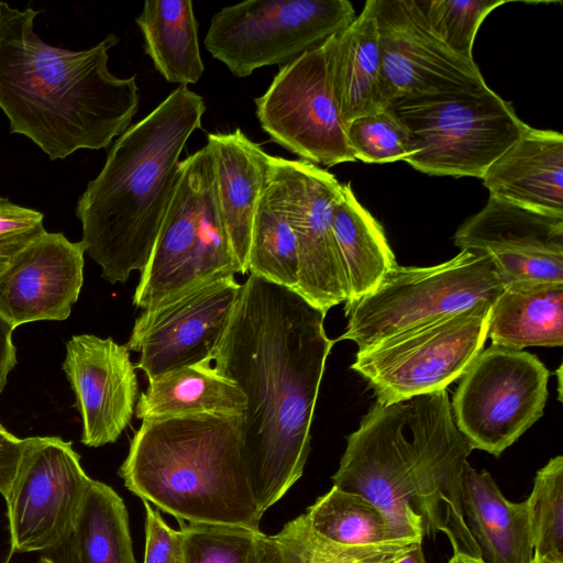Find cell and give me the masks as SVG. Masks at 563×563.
Listing matches in <instances>:
<instances>
[{
	"instance_id": "obj_1",
	"label": "cell",
	"mask_w": 563,
	"mask_h": 563,
	"mask_svg": "<svg viewBox=\"0 0 563 563\" xmlns=\"http://www.w3.org/2000/svg\"><path fill=\"white\" fill-rule=\"evenodd\" d=\"M325 313L297 291L251 275L229 324L200 364L246 397L241 446L261 512L302 476L325 362L335 340Z\"/></svg>"
},
{
	"instance_id": "obj_2",
	"label": "cell",
	"mask_w": 563,
	"mask_h": 563,
	"mask_svg": "<svg viewBox=\"0 0 563 563\" xmlns=\"http://www.w3.org/2000/svg\"><path fill=\"white\" fill-rule=\"evenodd\" d=\"M472 450L446 389L389 405L375 401L347 437L332 482L422 538L444 533L454 555L483 563L463 510V472Z\"/></svg>"
},
{
	"instance_id": "obj_3",
	"label": "cell",
	"mask_w": 563,
	"mask_h": 563,
	"mask_svg": "<svg viewBox=\"0 0 563 563\" xmlns=\"http://www.w3.org/2000/svg\"><path fill=\"white\" fill-rule=\"evenodd\" d=\"M38 13L0 2V109L10 133L26 136L52 161L108 148L139 107L136 76L119 78L108 67L118 36L81 51L56 47L35 33Z\"/></svg>"
},
{
	"instance_id": "obj_4",
	"label": "cell",
	"mask_w": 563,
	"mask_h": 563,
	"mask_svg": "<svg viewBox=\"0 0 563 563\" xmlns=\"http://www.w3.org/2000/svg\"><path fill=\"white\" fill-rule=\"evenodd\" d=\"M206 111L202 97L178 86L112 144L79 197L81 241L111 284L146 265L173 197L180 154Z\"/></svg>"
},
{
	"instance_id": "obj_5",
	"label": "cell",
	"mask_w": 563,
	"mask_h": 563,
	"mask_svg": "<svg viewBox=\"0 0 563 563\" xmlns=\"http://www.w3.org/2000/svg\"><path fill=\"white\" fill-rule=\"evenodd\" d=\"M241 417L144 419L119 475L130 492L178 521L261 531L263 514L242 454Z\"/></svg>"
},
{
	"instance_id": "obj_6",
	"label": "cell",
	"mask_w": 563,
	"mask_h": 563,
	"mask_svg": "<svg viewBox=\"0 0 563 563\" xmlns=\"http://www.w3.org/2000/svg\"><path fill=\"white\" fill-rule=\"evenodd\" d=\"M385 109L407 131L406 162L438 176L482 178L529 126L487 85L400 97Z\"/></svg>"
},
{
	"instance_id": "obj_7",
	"label": "cell",
	"mask_w": 563,
	"mask_h": 563,
	"mask_svg": "<svg viewBox=\"0 0 563 563\" xmlns=\"http://www.w3.org/2000/svg\"><path fill=\"white\" fill-rule=\"evenodd\" d=\"M240 274L221 219L208 146L179 162L173 197L133 305L150 309L207 280Z\"/></svg>"
},
{
	"instance_id": "obj_8",
	"label": "cell",
	"mask_w": 563,
	"mask_h": 563,
	"mask_svg": "<svg viewBox=\"0 0 563 563\" xmlns=\"http://www.w3.org/2000/svg\"><path fill=\"white\" fill-rule=\"evenodd\" d=\"M504 285L489 257L461 251L433 266H399L377 288L345 301V332L336 341L356 343L358 352L478 301L493 302Z\"/></svg>"
},
{
	"instance_id": "obj_9",
	"label": "cell",
	"mask_w": 563,
	"mask_h": 563,
	"mask_svg": "<svg viewBox=\"0 0 563 563\" xmlns=\"http://www.w3.org/2000/svg\"><path fill=\"white\" fill-rule=\"evenodd\" d=\"M489 301H478L356 353L351 368L389 405L446 389L484 350Z\"/></svg>"
},
{
	"instance_id": "obj_10",
	"label": "cell",
	"mask_w": 563,
	"mask_h": 563,
	"mask_svg": "<svg viewBox=\"0 0 563 563\" xmlns=\"http://www.w3.org/2000/svg\"><path fill=\"white\" fill-rule=\"evenodd\" d=\"M355 18L347 0H249L214 13L203 44L243 78L264 66L289 64Z\"/></svg>"
},
{
	"instance_id": "obj_11",
	"label": "cell",
	"mask_w": 563,
	"mask_h": 563,
	"mask_svg": "<svg viewBox=\"0 0 563 563\" xmlns=\"http://www.w3.org/2000/svg\"><path fill=\"white\" fill-rule=\"evenodd\" d=\"M549 369L533 354L490 345L453 395L455 424L471 446L499 456L543 415Z\"/></svg>"
},
{
	"instance_id": "obj_12",
	"label": "cell",
	"mask_w": 563,
	"mask_h": 563,
	"mask_svg": "<svg viewBox=\"0 0 563 563\" xmlns=\"http://www.w3.org/2000/svg\"><path fill=\"white\" fill-rule=\"evenodd\" d=\"M254 102L264 132L301 159L323 166L355 161L332 93L323 43L282 66Z\"/></svg>"
},
{
	"instance_id": "obj_13",
	"label": "cell",
	"mask_w": 563,
	"mask_h": 563,
	"mask_svg": "<svg viewBox=\"0 0 563 563\" xmlns=\"http://www.w3.org/2000/svg\"><path fill=\"white\" fill-rule=\"evenodd\" d=\"M26 440L18 473L4 498L10 554L65 544L91 481L70 441L54 435Z\"/></svg>"
},
{
	"instance_id": "obj_14",
	"label": "cell",
	"mask_w": 563,
	"mask_h": 563,
	"mask_svg": "<svg viewBox=\"0 0 563 563\" xmlns=\"http://www.w3.org/2000/svg\"><path fill=\"white\" fill-rule=\"evenodd\" d=\"M241 288L234 275L213 278L143 309L125 344L140 353L135 368L151 380L206 362L229 324Z\"/></svg>"
},
{
	"instance_id": "obj_15",
	"label": "cell",
	"mask_w": 563,
	"mask_h": 563,
	"mask_svg": "<svg viewBox=\"0 0 563 563\" xmlns=\"http://www.w3.org/2000/svg\"><path fill=\"white\" fill-rule=\"evenodd\" d=\"M269 164L282 184L286 212L297 241L296 291L327 314L350 297L332 231L333 207L342 184L333 174L303 159L269 155Z\"/></svg>"
},
{
	"instance_id": "obj_16",
	"label": "cell",
	"mask_w": 563,
	"mask_h": 563,
	"mask_svg": "<svg viewBox=\"0 0 563 563\" xmlns=\"http://www.w3.org/2000/svg\"><path fill=\"white\" fill-rule=\"evenodd\" d=\"M384 109L394 99L485 86L475 62L430 30L417 0H375Z\"/></svg>"
},
{
	"instance_id": "obj_17",
	"label": "cell",
	"mask_w": 563,
	"mask_h": 563,
	"mask_svg": "<svg viewBox=\"0 0 563 563\" xmlns=\"http://www.w3.org/2000/svg\"><path fill=\"white\" fill-rule=\"evenodd\" d=\"M454 243L461 251L489 257L504 286L563 283V216L489 196L456 230Z\"/></svg>"
},
{
	"instance_id": "obj_18",
	"label": "cell",
	"mask_w": 563,
	"mask_h": 563,
	"mask_svg": "<svg viewBox=\"0 0 563 563\" xmlns=\"http://www.w3.org/2000/svg\"><path fill=\"white\" fill-rule=\"evenodd\" d=\"M62 367L81 417V443L99 448L115 442L136 405L139 383L130 350L111 338L73 335Z\"/></svg>"
},
{
	"instance_id": "obj_19",
	"label": "cell",
	"mask_w": 563,
	"mask_h": 563,
	"mask_svg": "<svg viewBox=\"0 0 563 563\" xmlns=\"http://www.w3.org/2000/svg\"><path fill=\"white\" fill-rule=\"evenodd\" d=\"M85 249L60 232H45L0 274V314L15 329L64 321L84 283Z\"/></svg>"
},
{
	"instance_id": "obj_20",
	"label": "cell",
	"mask_w": 563,
	"mask_h": 563,
	"mask_svg": "<svg viewBox=\"0 0 563 563\" xmlns=\"http://www.w3.org/2000/svg\"><path fill=\"white\" fill-rule=\"evenodd\" d=\"M212 156L216 192L221 219L240 274L247 273L253 219L266 184L269 154L241 129L209 133L206 144Z\"/></svg>"
},
{
	"instance_id": "obj_21",
	"label": "cell",
	"mask_w": 563,
	"mask_h": 563,
	"mask_svg": "<svg viewBox=\"0 0 563 563\" xmlns=\"http://www.w3.org/2000/svg\"><path fill=\"white\" fill-rule=\"evenodd\" d=\"M482 179L492 197L563 216V135L528 126Z\"/></svg>"
},
{
	"instance_id": "obj_22",
	"label": "cell",
	"mask_w": 563,
	"mask_h": 563,
	"mask_svg": "<svg viewBox=\"0 0 563 563\" xmlns=\"http://www.w3.org/2000/svg\"><path fill=\"white\" fill-rule=\"evenodd\" d=\"M323 47L332 93L345 126L357 117L384 110L375 0L366 1L355 20L330 36Z\"/></svg>"
},
{
	"instance_id": "obj_23",
	"label": "cell",
	"mask_w": 563,
	"mask_h": 563,
	"mask_svg": "<svg viewBox=\"0 0 563 563\" xmlns=\"http://www.w3.org/2000/svg\"><path fill=\"white\" fill-rule=\"evenodd\" d=\"M464 519L483 563H532L533 541L527 500L505 498L488 471L467 462L463 472Z\"/></svg>"
},
{
	"instance_id": "obj_24",
	"label": "cell",
	"mask_w": 563,
	"mask_h": 563,
	"mask_svg": "<svg viewBox=\"0 0 563 563\" xmlns=\"http://www.w3.org/2000/svg\"><path fill=\"white\" fill-rule=\"evenodd\" d=\"M487 338L493 345L522 350L563 345V283L504 286L490 305Z\"/></svg>"
},
{
	"instance_id": "obj_25",
	"label": "cell",
	"mask_w": 563,
	"mask_h": 563,
	"mask_svg": "<svg viewBox=\"0 0 563 563\" xmlns=\"http://www.w3.org/2000/svg\"><path fill=\"white\" fill-rule=\"evenodd\" d=\"M332 231L350 297L374 291L398 264L379 222L356 199L350 184H342L333 207Z\"/></svg>"
},
{
	"instance_id": "obj_26",
	"label": "cell",
	"mask_w": 563,
	"mask_h": 563,
	"mask_svg": "<svg viewBox=\"0 0 563 563\" xmlns=\"http://www.w3.org/2000/svg\"><path fill=\"white\" fill-rule=\"evenodd\" d=\"M246 397L230 379L198 364L148 380L135 405L136 418L213 413L243 416Z\"/></svg>"
},
{
	"instance_id": "obj_27",
	"label": "cell",
	"mask_w": 563,
	"mask_h": 563,
	"mask_svg": "<svg viewBox=\"0 0 563 563\" xmlns=\"http://www.w3.org/2000/svg\"><path fill=\"white\" fill-rule=\"evenodd\" d=\"M135 22L144 38L145 53L167 82H198L205 66L192 1H145Z\"/></svg>"
},
{
	"instance_id": "obj_28",
	"label": "cell",
	"mask_w": 563,
	"mask_h": 563,
	"mask_svg": "<svg viewBox=\"0 0 563 563\" xmlns=\"http://www.w3.org/2000/svg\"><path fill=\"white\" fill-rule=\"evenodd\" d=\"M66 543L74 563H136L122 498L92 478Z\"/></svg>"
},
{
	"instance_id": "obj_29",
	"label": "cell",
	"mask_w": 563,
	"mask_h": 563,
	"mask_svg": "<svg viewBox=\"0 0 563 563\" xmlns=\"http://www.w3.org/2000/svg\"><path fill=\"white\" fill-rule=\"evenodd\" d=\"M247 272L295 291L298 286L297 241L286 212L282 184L271 164L253 219Z\"/></svg>"
},
{
	"instance_id": "obj_30",
	"label": "cell",
	"mask_w": 563,
	"mask_h": 563,
	"mask_svg": "<svg viewBox=\"0 0 563 563\" xmlns=\"http://www.w3.org/2000/svg\"><path fill=\"white\" fill-rule=\"evenodd\" d=\"M311 529L342 545H373L402 539H422L397 523L367 498L334 486L307 509Z\"/></svg>"
},
{
	"instance_id": "obj_31",
	"label": "cell",
	"mask_w": 563,
	"mask_h": 563,
	"mask_svg": "<svg viewBox=\"0 0 563 563\" xmlns=\"http://www.w3.org/2000/svg\"><path fill=\"white\" fill-rule=\"evenodd\" d=\"M533 558L563 563V456L552 457L537 472L527 499Z\"/></svg>"
},
{
	"instance_id": "obj_32",
	"label": "cell",
	"mask_w": 563,
	"mask_h": 563,
	"mask_svg": "<svg viewBox=\"0 0 563 563\" xmlns=\"http://www.w3.org/2000/svg\"><path fill=\"white\" fill-rule=\"evenodd\" d=\"M183 563H262V531L179 521Z\"/></svg>"
},
{
	"instance_id": "obj_33",
	"label": "cell",
	"mask_w": 563,
	"mask_h": 563,
	"mask_svg": "<svg viewBox=\"0 0 563 563\" xmlns=\"http://www.w3.org/2000/svg\"><path fill=\"white\" fill-rule=\"evenodd\" d=\"M374 545V544H373ZM262 563H341L371 545H342L317 534L306 514L288 521L276 534L262 537Z\"/></svg>"
},
{
	"instance_id": "obj_34",
	"label": "cell",
	"mask_w": 563,
	"mask_h": 563,
	"mask_svg": "<svg viewBox=\"0 0 563 563\" xmlns=\"http://www.w3.org/2000/svg\"><path fill=\"white\" fill-rule=\"evenodd\" d=\"M505 0H417L430 30L454 54L468 62L473 58L476 33L494 9Z\"/></svg>"
},
{
	"instance_id": "obj_35",
	"label": "cell",
	"mask_w": 563,
	"mask_h": 563,
	"mask_svg": "<svg viewBox=\"0 0 563 563\" xmlns=\"http://www.w3.org/2000/svg\"><path fill=\"white\" fill-rule=\"evenodd\" d=\"M346 136L355 161L406 162L409 156L407 131L386 109L352 120L346 125Z\"/></svg>"
},
{
	"instance_id": "obj_36",
	"label": "cell",
	"mask_w": 563,
	"mask_h": 563,
	"mask_svg": "<svg viewBox=\"0 0 563 563\" xmlns=\"http://www.w3.org/2000/svg\"><path fill=\"white\" fill-rule=\"evenodd\" d=\"M44 214L0 197V274L30 244L46 232Z\"/></svg>"
},
{
	"instance_id": "obj_37",
	"label": "cell",
	"mask_w": 563,
	"mask_h": 563,
	"mask_svg": "<svg viewBox=\"0 0 563 563\" xmlns=\"http://www.w3.org/2000/svg\"><path fill=\"white\" fill-rule=\"evenodd\" d=\"M145 508V551L143 563H183V534L172 529L147 501Z\"/></svg>"
},
{
	"instance_id": "obj_38",
	"label": "cell",
	"mask_w": 563,
	"mask_h": 563,
	"mask_svg": "<svg viewBox=\"0 0 563 563\" xmlns=\"http://www.w3.org/2000/svg\"><path fill=\"white\" fill-rule=\"evenodd\" d=\"M26 439H20L0 423V494L5 498L22 461Z\"/></svg>"
},
{
	"instance_id": "obj_39",
	"label": "cell",
	"mask_w": 563,
	"mask_h": 563,
	"mask_svg": "<svg viewBox=\"0 0 563 563\" xmlns=\"http://www.w3.org/2000/svg\"><path fill=\"white\" fill-rule=\"evenodd\" d=\"M422 541V539H402L376 544L341 563H395Z\"/></svg>"
},
{
	"instance_id": "obj_40",
	"label": "cell",
	"mask_w": 563,
	"mask_h": 563,
	"mask_svg": "<svg viewBox=\"0 0 563 563\" xmlns=\"http://www.w3.org/2000/svg\"><path fill=\"white\" fill-rule=\"evenodd\" d=\"M13 327L0 314V394L8 375L16 365V349L12 342Z\"/></svg>"
},
{
	"instance_id": "obj_41",
	"label": "cell",
	"mask_w": 563,
	"mask_h": 563,
	"mask_svg": "<svg viewBox=\"0 0 563 563\" xmlns=\"http://www.w3.org/2000/svg\"><path fill=\"white\" fill-rule=\"evenodd\" d=\"M395 563H427L423 555L422 543L416 545Z\"/></svg>"
},
{
	"instance_id": "obj_42",
	"label": "cell",
	"mask_w": 563,
	"mask_h": 563,
	"mask_svg": "<svg viewBox=\"0 0 563 563\" xmlns=\"http://www.w3.org/2000/svg\"><path fill=\"white\" fill-rule=\"evenodd\" d=\"M448 563H476L467 558L461 555H453V558Z\"/></svg>"
},
{
	"instance_id": "obj_43",
	"label": "cell",
	"mask_w": 563,
	"mask_h": 563,
	"mask_svg": "<svg viewBox=\"0 0 563 563\" xmlns=\"http://www.w3.org/2000/svg\"><path fill=\"white\" fill-rule=\"evenodd\" d=\"M558 385H559V400L562 401V366L556 371Z\"/></svg>"
},
{
	"instance_id": "obj_44",
	"label": "cell",
	"mask_w": 563,
	"mask_h": 563,
	"mask_svg": "<svg viewBox=\"0 0 563 563\" xmlns=\"http://www.w3.org/2000/svg\"><path fill=\"white\" fill-rule=\"evenodd\" d=\"M532 563H559V562H553V561L548 560V559H536V558H533L532 559Z\"/></svg>"
},
{
	"instance_id": "obj_45",
	"label": "cell",
	"mask_w": 563,
	"mask_h": 563,
	"mask_svg": "<svg viewBox=\"0 0 563 563\" xmlns=\"http://www.w3.org/2000/svg\"><path fill=\"white\" fill-rule=\"evenodd\" d=\"M37 563H56L55 561H53L52 559L49 558H46V556H43L38 560Z\"/></svg>"
},
{
	"instance_id": "obj_46",
	"label": "cell",
	"mask_w": 563,
	"mask_h": 563,
	"mask_svg": "<svg viewBox=\"0 0 563 563\" xmlns=\"http://www.w3.org/2000/svg\"><path fill=\"white\" fill-rule=\"evenodd\" d=\"M11 555H12V554H10V553H9V558H8V560L5 561V563H9V561H10V559H11Z\"/></svg>"
}]
</instances>
